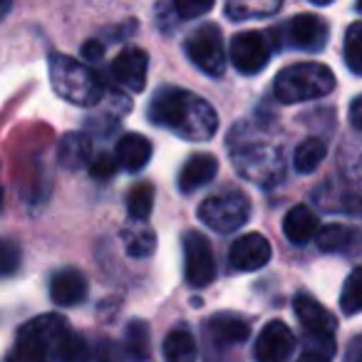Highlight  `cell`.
Listing matches in <instances>:
<instances>
[{
  "label": "cell",
  "mask_w": 362,
  "mask_h": 362,
  "mask_svg": "<svg viewBox=\"0 0 362 362\" xmlns=\"http://www.w3.org/2000/svg\"><path fill=\"white\" fill-rule=\"evenodd\" d=\"M357 13H362V3H357Z\"/></svg>",
  "instance_id": "41"
},
{
  "label": "cell",
  "mask_w": 362,
  "mask_h": 362,
  "mask_svg": "<svg viewBox=\"0 0 362 362\" xmlns=\"http://www.w3.org/2000/svg\"><path fill=\"white\" fill-rule=\"evenodd\" d=\"M166 362H197V340L187 327H174L164 340Z\"/></svg>",
  "instance_id": "22"
},
{
  "label": "cell",
  "mask_w": 362,
  "mask_h": 362,
  "mask_svg": "<svg viewBox=\"0 0 362 362\" xmlns=\"http://www.w3.org/2000/svg\"><path fill=\"white\" fill-rule=\"evenodd\" d=\"M345 62L355 75H362V21L352 23L345 33Z\"/></svg>",
  "instance_id": "27"
},
{
  "label": "cell",
  "mask_w": 362,
  "mask_h": 362,
  "mask_svg": "<svg viewBox=\"0 0 362 362\" xmlns=\"http://www.w3.org/2000/svg\"><path fill=\"white\" fill-rule=\"evenodd\" d=\"M0 206H3V189H0Z\"/></svg>",
  "instance_id": "40"
},
{
  "label": "cell",
  "mask_w": 362,
  "mask_h": 362,
  "mask_svg": "<svg viewBox=\"0 0 362 362\" xmlns=\"http://www.w3.org/2000/svg\"><path fill=\"white\" fill-rule=\"evenodd\" d=\"M57 161H60L65 169L77 171L90 166L92 161V141L87 134H80V132H70L60 139V146H57Z\"/></svg>",
  "instance_id": "19"
},
{
  "label": "cell",
  "mask_w": 362,
  "mask_h": 362,
  "mask_svg": "<svg viewBox=\"0 0 362 362\" xmlns=\"http://www.w3.org/2000/svg\"><path fill=\"white\" fill-rule=\"evenodd\" d=\"M340 308L345 315L362 313V268H355V271L347 276L345 286H342V293H340Z\"/></svg>",
  "instance_id": "26"
},
{
  "label": "cell",
  "mask_w": 362,
  "mask_h": 362,
  "mask_svg": "<svg viewBox=\"0 0 362 362\" xmlns=\"http://www.w3.org/2000/svg\"><path fill=\"white\" fill-rule=\"evenodd\" d=\"M268 37H271L273 50L286 45L303 52H320L327 45L330 28L322 18L313 16V13H300V16H293L283 28L268 33Z\"/></svg>",
  "instance_id": "6"
},
{
  "label": "cell",
  "mask_w": 362,
  "mask_h": 362,
  "mask_svg": "<svg viewBox=\"0 0 362 362\" xmlns=\"http://www.w3.org/2000/svg\"><path fill=\"white\" fill-rule=\"evenodd\" d=\"M298 362H330V355H325V352L320 350H305L300 357H298Z\"/></svg>",
  "instance_id": "38"
},
{
  "label": "cell",
  "mask_w": 362,
  "mask_h": 362,
  "mask_svg": "<svg viewBox=\"0 0 362 362\" xmlns=\"http://www.w3.org/2000/svg\"><path fill=\"white\" fill-rule=\"evenodd\" d=\"M317 216L305 206V204H298L283 218V233L293 246H303V243L313 241L317 236Z\"/></svg>",
  "instance_id": "18"
},
{
  "label": "cell",
  "mask_w": 362,
  "mask_h": 362,
  "mask_svg": "<svg viewBox=\"0 0 362 362\" xmlns=\"http://www.w3.org/2000/svg\"><path fill=\"white\" fill-rule=\"evenodd\" d=\"M271 243L263 238L261 233H246V236L236 238L228 251V261L236 271H258L271 261Z\"/></svg>",
  "instance_id": "14"
},
{
  "label": "cell",
  "mask_w": 362,
  "mask_h": 362,
  "mask_svg": "<svg viewBox=\"0 0 362 362\" xmlns=\"http://www.w3.org/2000/svg\"><path fill=\"white\" fill-rule=\"evenodd\" d=\"M293 310H296L300 325L313 335V340H332V335H335V330H337V320L332 317V313L327 310L325 305H320V303L315 300V298L300 293V296H296V300H293Z\"/></svg>",
  "instance_id": "12"
},
{
  "label": "cell",
  "mask_w": 362,
  "mask_h": 362,
  "mask_svg": "<svg viewBox=\"0 0 362 362\" xmlns=\"http://www.w3.org/2000/svg\"><path fill=\"white\" fill-rule=\"evenodd\" d=\"M115 159L122 169L127 171H141L151 159V144L141 134H127L119 139L115 151Z\"/></svg>",
  "instance_id": "20"
},
{
  "label": "cell",
  "mask_w": 362,
  "mask_h": 362,
  "mask_svg": "<svg viewBox=\"0 0 362 362\" xmlns=\"http://www.w3.org/2000/svg\"><path fill=\"white\" fill-rule=\"evenodd\" d=\"M146 70H149V55L139 47H127L112 62V80L129 92H141L146 85Z\"/></svg>",
  "instance_id": "13"
},
{
  "label": "cell",
  "mask_w": 362,
  "mask_h": 362,
  "mask_svg": "<svg viewBox=\"0 0 362 362\" xmlns=\"http://www.w3.org/2000/svg\"><path fill=\"white\" fill-rule=\"evenodd\" d=\"M151 209H154V187L151 184H136L129 194H127V211L134 221H144L149 218Z\"/></svg>",
  "instance_id": "25"
},
{
  "label": "cell",
  "mask_w": 362,
  "mask_h": 362,
  "mask_svg": "<svg viewBox=\"0 0 362 362\" xmlns=\"http://www.w3.org/2000/svg\"><path fill=\"white\" fill-rule=\"evenodd\" d=\"M154 248H156L154 231H136V233H129V238H127V253H129L132 258L151 256Z\"/></svg>",
  "instance_id": "30"
},
{
  "label": "cell",
  "mask_w": 362,
  "mask_h": 362,
  "mask_svg": "<svg viewBox=\"0 0 362 362\" xmlns=\"http://www.w3.org/2000/svg\"><path fill=\"white\" fill-rule=\"evenodd\" d=\"M281 11V3H263V6H246V3H231L226 6V16L231 21H246V18H263Z\"/></svg>",
  "instance_id": "28"
},
{
  "label": "cell",
  "mask_w": 362,
  "mask_h": 362,
  "mask_svg": "<svg viewBox=\"0 0 362 362\" xmlns=\"http://www.w3.org/2000/svg\"><path fill=\"white\" fill-rule=\"evenodd\" d=\"M360 231L345 223H327L317 231V246L325 253H350L360 246Z\"/></svg>",
  "instance_id": "21"
},
{
  "label": "cell",
  "mask_w": 362,
  "mask_h": 362,
  "mask_svg": "<svg viewBox=\"0 0 362 362\" xmlns=\"http://www.w3.org/2000/svg\"><path fill=\"white\" fill-rule=\"evenodd\" d=\"M70 332L72 330L65 317L55 315V313L33 317L18 330L16 347L11 350L6 362H57Z\"/></svg>",
  "instance_id": "2"
},
{
  "label": "cell",
  "mask_w": 362,
  "mask_h": 362,
  "mask_svg": "<svg viewBox=\"0 0 362 362\" xmlns=\"http://www.w3.org/2000/svg\"><path fill=\"white\" fill-rule=\"evenodd\" d=\"M124 355L132 362H144L149 357V325L144 320H132L124 330Z\"/></svg>",
  "instance_id": "24"
},
{
  "label": "cell",
  "mask_w": 362,
  "mask_h": 362,
  "mask_svg": "<svg viewBox=\"0 0 362 362\" xmlns=\"http://www.w3.org/2000/svg\"><path fill=\"white\" fill-rule=\"evenodd\" d=\"M211 3L209 0H179V3H174V11L179 13V18H199V16H206L209 11H211Z\"/></svg>",
  "instance_id": "33"
},
{
  "label": "cell",
  "mask_w": 362,
  "mask_h": 362,
  "mask_svg": "<svg viewBox=\"0 0 362 362\" xmlns=\"http://www.w3.org/2000/svg\"><path fill=\"white\" fill-rule=\"evenodd\" d=\"M11 3H8V0H0V18L3 16H8V13H11Z\"/></svg>",
  "instance_id": "39"
},
{
  "label": "cell",
  "mask_w": 362,
  "mask_h": 362,
  "mask_svg": "<svg viewBox=\"0 0 362 362\" xmlns=\"http://www.w3.org/2000/svg\"><path fill=\"white\" fill-rule=\"evenodd\" d=\"M335 90V75L330 67L320 62H298L278 72L273 82V95L283 105H298V102L317 100Z\"/></svg>",
  "instance_id": "4"
},
{
  "label": "cell",
  "mask_w": 362,
  "mask_h": 362,
  "mask_svg": "<svg viewBox=\"0 0 362 362\" xmlns=\"http://www.w3.org/2000/svg\"><path fill=\"white\" fill-rule=\"evenodd\" d=\"M184 276L192 288H204L216 278V258L209 238L199 231L184 236Z\"/></svg>",
  "instance_id": "10"
},
{
  "label": "cell",
  "mask_w": 362,
  "mask_h": 362,
  "mask_svg": "<svg viewBox=\"0 0 362 362\" xmlns=\"http://www.w3.org/2000/svg\"><path fill=\"white\" fill-rule=\"evenodd\" d=\"M57 362H90V347H87L85 337L77 335V332H70V337L62 345Z\"/></svg>",
  "instance_id": "29"
},
{
  "label": "cell",
  "mask_w": 362,
  "mask_h": 362,
  "mask_svg": "<svg viewBox=\"0 0 362 362\" xmlns=\"http://www.w3.org/2000/svg\"><path fill=\"white\" fill-rule=\"evenodd\" d=\"M50 298L62 308L80 305L87 298V281L77 268H62L50 281Z\"/></svg>",
  "instance_id": "15"
},
{
  "label": "cell",
  "mask_w": 362,
  "mask_h": 362,
  "mask_svg": "<svg viewBox=\"0 0 362 362\" xmlns=\"http://www.w3.org/2000/svg\"><path fill=\"white\" fill-rule=\"evenodd\" d=\"M218 174V161L211 154H192L179 171V189L184 194L199 192Z\"/></svg>",
  "instance_id": "17"
},
{
  "label": "cell",
  "mask_w": 362,
  "mask_h": 362,
  "mask_svg": "<svg viewBox=\"0 0 362 362\" xmlns=\"http://www.w3.org/2000/svg\"><path fill=\"white\" fill-rule=\"evenodd\" d=\"M273 45L268 33L258 30H246L233 35L231 47H228V57H231L233 67L241 75H258L261 70H266V65L271 62Z\"/></svg>",
  "instance_id": "9"
},
{
  "label": "cell",
  "mask_w": 362,
  "mask_h": 362,
  "mask_svg": "<svg viewBox=\"0 0 362 362\" xmlns=\"http://www.w3.org/2000/svg\"><path fill=\"white\" fill-rule=\"evenodd\" d=\"M149 117L156 127H164L189 141L211 139L218 129L214 107L199 95L179 87H161L149 105Z\"/></svg>",
  "instance_id": "1"
},
{
  "label": "cell",
  "mask_w": 362,
  "mask_h": 362,
  "mask_svg": "<svg viewBox=\"0 0 362 362\" xmlns=\"http://www.w3.org/2000/svg\"><path fill=\"white\" fill-rule=\"evenodd\" d=\"M345 362H362V332L350 340L345 350Z\"/></svg>",
  "instance_id": "36"
},
{
  "label": "cell",
  "mask_w": 362,
  "mask_h": 362,
  "mask_svg": "<svg viewBox=\"0 0 362 362\" xmlns=\"http://www.w3.org/2000/svg\"><path fill=\"white\" fill-rule=\"evenodd\" d=\"M296 350V335L283 320H271L256 337V360L258 362H288Z\"/></svg>",
  "instance_id": "11"
},
{
  "label": "cell",
  "mask_w": 362,
  "mask_h": 362,
  "mask_svg": "<svg viewBox=\"0 0 362 362\" xmlns=\"http://www.w3.org/2000/svg\"><path fill=\"white\" fill-rule=\"evenodd\" d=\"M231 154L236 169L258 184H276L283 176L278 146L251 127H238L231 134Z\"/></svg>",
  "instance_id": "3"
},
{
  "label": "cell",
  "mask_w": 362,
  "mask_h": 362,
  "mask_svg": "<svg viewBox=\"0 0 362 362\" xmlns=\"http://www.w3.org/2000/svg\"><path fill=\"white\" fill-rule=\"evenodd\" d=\"M187 55L204 75L221 77L226 72V50H223V37L218 25L206 23L197 28L187 40Z\"/></svg>",
  "instance_id": "8"
},
{
  "label": "cell",
  "mask_w": 362,
  "mask_h": 362,
  "mask_svg": "<svg viewBox=\"0 0 362 362\" xmlns=\"http://www.w3.org/2000/svg\"><path fill=\"white\" fill-rule=\"evenodd\" d=\"M199 218L218 233H231L251 218V202L238 189H226L199 206Z\"/></svg>",
  "instance_id": "7"
},
{
  "label": "cell",
  "mask_w": 362,
  "mask_h": 362,
  "mask_svg": "<svg viewBox=\"0 0 362 362\" xmlns=\"http://www.w3.org/2000/svg\"><path fill=\"white\" fill-rule=\"evenodd\" d=\"M206 332L211 337L214 345L218 347H231L246 342V337L251 335V325L243 317L231 315V313H218L206 322Z\"/></svg>",
  "instance_id": "16"
},
{
  "label": "cell",
  "mask_w": 362,
  "mask_h": 362,
  "mask_svg": "<svg viewBox=\"0 0 362 362\" xmlns=\"http://www.w3.org/2000/svg\"><path fill=\"white\" fill-rule=\"evenodd\" d=\"M124 347L112 340H100L95 347V362H124Z\"/></svg>",
  "instance_id": "34"
},
{
  "label": "cell",
  "mask_w": 362,
  "mask_h": 362,
  "mask_svg": "<svg viewBox=\"0 0 362 362\" xmlns=\"http://www.w3.org/2000/svg\"><path fill=\"white\" fill-rule=\"evenodd\" d=\"M325 154H327L325 141L317 139V136H310V139L298 144L296 154H293V166H296L298 174H313L322 164Z\"/></svg>",
  "instance_id": "23"
},
{
  "label": "cell",
  "mask_w": 362,
  "mask_h": 362,
  "mask_svg": "<svg viewBox=\"0 0 362 362\" xmlns=\"http://www.w3.org/2000/svg\"><path fill=\"white\" fill-rule=\"evenodd\" d=\"M117 159L112 154H107V151H102V154H97L95 159L90 161V174L95 176V179H110L112 174L117 171Z\"/></svg>",
  "instance_id": "32"
},
{
  "label": "cell",
  "mask_w": 362,
  "mask_h": 362,
  "mask_svg": "<svg viewBox=\"0 0 362 362\" xmlns=\"http://www.w3.org/2000/svg\"><path fill=\"white\" fill-rule=\"evenodd\" d=\"M350 122H352V127H355V129L362 132V95L352 100V105H350Z\"/></svg>",
  "instance_id": "37"
},
{
  "label": "cell",
  "mask_w": 362,
  "mask_h": 362,
  "mask_svg": "<svg viewBox=\"0 0 362 362\" xmlns=\"http://www.w3.org/2000/svg\"><path fill=\"white\" fill-rule=\"evenodd\" d=\"M102 55H105V45H102L100 40H87L85 45H82V60L97 62V60H102Z\"/></svg>",
  "instance_id": "35"
},
{
  "label": "cell",
  "mask_w": 362,
  "mask_h": 362,
  "mask_svg": "<svg viewBox=\"0 0 362 362\" xmlns=\"http://www.w3.org/2000/svg\"><path fill=\"white\" fill-rule=\"evenodd\" d=\"M50 80L52 90L67 100L70 105L77 107H92L102 100V80L90 70L87 65H82L80 60L70 55H50Z\"/></svg>",
  "instance_id": "5"
},
{
  "label": "cell",
  "mask_w": 362,
  "mask_h": 362,
  "mask_svg": "<svg viewBox=\"0 0 362 362\" xmlns=\"http://www.w3.org/2000/svg\"><path fill=\"white\" fill-rule=\"evenodd\" d=\"M21 266V248L11 241H0V276H11Z\"/></svg>",
  "instance_id": "31"
}]
</instances>
